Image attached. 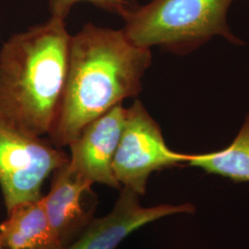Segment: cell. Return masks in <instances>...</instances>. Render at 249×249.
Wrapping results in <instances>:
<instances>
[{"label":"cell","instance_id":"cell-3","mask_svg":"<svg viewBox=\"0 0 249 249\" xmlns=\"http://www.w3.org/2000/svg\"><path fill=\"white\" fill-rule=\"evenodd\" d=\"M235 1L151 0L123 18V31L136 45L157 46L180 55L196 51L214 37L243 45L228 24V12Z\"/></svg>","mask_w":249,"mask_h":249},{"label":"cell","instance_id":"cell-8","mask_svg":"<svg viewBox=\"0 0 249 249\" xmlns=\"http://www.w3.org/2000/svg\"><path fill=\"white\" fill-rule=\"evenodd\" d=\"M91 184L70 167L69 161L53 172L50 192L42 196L45 215L53 234L66 249L91 222V210L84 197Z\"/></svg>","mask_w":249,"mask_h":249},{"label":"cell","instance_id":"cell-2","mask_svg":"<svg viewBox=\"0 0 249 249\" xmlns=\"http://www.w3.org/2000/svg\"><path fill=\"white\" fill-rule=\"evenodd\" d=\"M71 35L61 18L10 36L0 49V116L28 133L49 135L62 101Z\"/></svg>","mask_w":249,"mask_h":249},{"label":"cell","instance_id":"cell-5","mask_svg":"<svg viewBox=\"0 0 249 249\" xmlns=\"http://www.w3.org/2000/svg\"><path fill=\"white\" fill-rule=\"evenodd\" d=\"M190 154L171 150L159 124L142 103L136 100L126 108L124 128L113 160L118 184L144 195L147 182L156 171L188 163Z\"/></svg>","mask_w":249,"mask_h":249},{"label":"cell","instance_id":"cell-1","mask_svg":"<svg viewBox=\"0 0 249 249\" xmlns=\"http://www.w3.org/2000/svg\"><path fill=\"white\" fill-rule=\"evenodd\" d=\"M151 61V49L134 44L123 29L85 24L71 36L66 87L50 142L69 146L87 124L137 97Z\"/></svg>","mask_w":249,"mask_h":249},{"label":"cell","instance_id":"cell-9","mask_svg":"<svg viewBox=\"0 0 249 249\" xmlns=\"http://www.w3.org/2000/svg\"><path fill=\"white\" fill-rule=\"evenodd\" d=\"M0 249H64L47 221L42 197L8 212L0 224Z\"/></svg>","mask_w":249,"mask_h":249},{"label":"cell","instance_id":"cell-10","mask_svg":"<svg viewBox=\"0 0 249 249\" xmlns=\"http://www.w3.org/2000/svg\"><path fill=\"white\" fill-rule=\"evenodd\" d=\"M187 164L236 182H249V114L227 148L209 153L190 154Z\"/></svg>","mask_w":249,"mask_h":249},{"label":"cell","instance_id":"cell-7","mask_svg":"<svg viewBox=\"0 0 249 249\" xmlns=\"http://www.w3.org/2000/svg\"><path fill=\"white\" fill-rule=\"evenodd\" d=\"M140 195L123 187L113 210L109 213L91 220L80 236L64 249H116L132 231L162 217L178 213H191V204H163L142 207Z\"/></svg>","mask_w":249,"mask_h":249},{"label":"cell","instance_id":"cell-6","mask_svg":"<svg viewBox=\"0 0 249 249\" xmlns=\"http://www.w3.org/2000/svg\"><path fill=\"white\" fill-rule=\"evenodd\" d=\"M126 108L118 104L87 124L69 146V165L91 184L119 188L113 173V160L124 128Z\"/></svg>","mask_w":249,"mask_h":249},{"label":"cell","instance_id":"cell-4","mask_svg":"<svg viewBox=\"0 0 249 249\" xmlns=\"http://www.w3.org/2000/svg\"><path fill=\"white\" fill-rule=\"evenodd\" d=\"M69 160L51 142L0 116V187L8 212L16 205L41 198L45 179Z\"/></svg>","mask_w":249,"mask_h":249},{"label":"cell","instance_id":"cell-11","mask_svg":"<svg viewBox=\"0 0 249 249\" xmlns=\"http://www.w3.org/2000/svg\"><path fill=\"white\" fill-rule=\"evenodd\" d=\"M89 2L99 9L119 15L122 18L130 14L140 4L136 0H48L51 17L66 19L72 7L79 2Z\"/></svg>","mask_w":249,"mask_h":249}]
</instances>
